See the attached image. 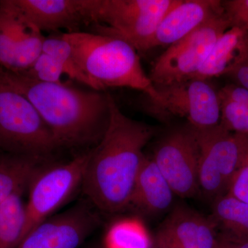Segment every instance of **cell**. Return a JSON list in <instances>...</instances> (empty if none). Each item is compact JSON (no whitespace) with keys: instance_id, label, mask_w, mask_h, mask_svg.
Here are the masks:
<instances>
[{"instance_id":"1","label":"cell","mask_w":248,"mask_h":248,"mask_svg":"<svg viewBox=\"0 0 248 248\" xmlns=\"http://www.w3.org/2000/svg\"><path fill=\"white\" fill-rule=\"evenodd\" d=\"M108 99V125L101 141L90 149L81 188L94 208L115 214L130 205L146 157L143 148L156 130L124 115L109 94Z\"/></svg>"},{"instance_id":"2","label":"cell","mask_w":248,"mask_h":248,"mask_svg":"<svg viewBox=\"0 0 248 248\" xmlns=\"http://www.w3.org/2000/svg\"><path fill=\"white\" fill-rule=\"evenodd\" d=\"M0 81L30 101L60 148L91 149L107 130L110 115L108 94L63 82H42L1 68Z\"/></svg>"},{"instance_id":"3","label":"cell","mask_w":248,"mask_h":248,"mask_svg":"<svg viewBox=\"0 0 248 248\" xmlns=\"http://www.w3.org/2000/svg\"><path fill=\"white\" fill-rule=\"evenodd\" d=\"M61 34L74 49L94 91L128 88L141 91L148 102L159 100V91L143 71L138 51L128 43L97 32L81 31Z\"/></svg>"},{"instance_id":"4","label":"cell","mask_w":248,"mask_h":248,"mask_svg":"<svg viewBox=\"0 0 248 248\" xmlns=\"http://www.w3.org/2000/svg\"><path fill=\"white\" fill-rule=\"evenodd\" d=\"M179 0H87L93 32L124 41L138 53L148 46L163 18Z\"/></svg>"},{"instance_id":"5","label":"cell","mask_w":248,"mask_h":248,"mask_svg":"<svg viewBox=\"0 0 248 248\" xmlns=\"http://www.w3.org/2000/svg\"><path fill=\"white\" fill-rule=\"evenodd\" d=\"M60 148L30 101L0 81V153L51 159Z\"/></svg>"},{"instance_id":"6","label":"cell","mask_w":248,"mask_h":248,"mask_svg":"<svg viewBox=\"0 0 248 248\" xmlns=\"http://www.w3.org/2000/svg\"><path fill=\"white\" fill-rule=\"evenodd\" d=\"M89 151L66 162L50 161L32 178L27 190L29 200L22 239L34 227L53 216L81 187Z\"/></svg>"},{"instance_id":"7","label":"cell","mask_w":248,"mask_h":248,"mask_svg":"<svg viewBox=\"0 0 248 248\" xmlns=\"http://www.w3.org/2000/svg\"><path fill=\"white\" fill-rule=\"evenodd\" d=\"M230 28L231 24L224 11L170 46L156 59L148 75L155 87L193 79L218 37Z\"/></svg>"},{"instance_id":"8","label":"cell","mask_w":248,"mask_h":248,"mask_svg":"<svg viewBox=\"0 0 248 248\" xmlns=\"http://www.w3.org/2000/svg\"><path fill=\"white\" fill-rule=\"evenodd\" d=\"M156 89L159 100L155 103L147 101L146 109L150 114L164 120L172 116L186 118L188 125L197 130L220 125L219 94L208 80L194 78Z\"/></svg>"},{"instance_id":"9","label":"cell","mask_w":248,"mask_h":248,"mask_svg":"<svg viewBox=\"0 0 248 248\" xmlns=\"http://www.w3.org/2000/svg\"><path fill=\"white\" fill-rule=\"evenodd\" d=\"M194 130L200 148V193L213 202L227 192L239 169L244 155L245 135L232 133L221 125Z\"/></svg>"},{"instance_id":"10","label":"cell","mask_w":248,"mask_h":248,"mask_svg":"<svg viewBox=\"0 0 248 248\" xmlns=\"http://www.w3.org/2000/svg\"><path fill=\"white\" fill-rule=\"evenodd\" d=\"M152 158L175 195L191 198L200 193V148L190 125L165 135L156 145Z\"/></svg>"},{"instance_id":"11","label":"cell","mask_w":248,"mask_h":248,"mask_svg":"<svg viewBox=\"0 0 248 248\" xmlns=\"http://www.w3.org/2000/svg\"><path fill=\"white\" fill-rule=\"evenodd\" d=\"M99 224L94 207L83 202L41 222L16 248H78Z\"/></svg>"},{"instance_id":"12","label":"cell","mask_w":248,"mask_h":248,"mask_svg":"<svg viewBox=\"0 0 248 248\" xmlns=\"http://www.w3.org/2000/svg\"><path fill=\"white\" fill-rule=\"evenodd\" d=\"M218 232L211 217L179 204L160 224L153 243L169 248H215Z\"/></svg>"},{"instance_id":"13","label":"cell","mask_w":248,"mask_h":248,"mask_svg":"<svg viewBox=\"0 0 248 248\" xmlns=\"http://www.w3.org/2000/svg\"><path fill=\"white\" fill-rule=\"evenodd\" d=\"M24 19L41 32H79L91 25L87 0H9Z\"/></svg>"},{"instance_id":"14","label":"cell","mask_w":248,"mask_h":248,"mask_svg":"<svg viewBox=\"0 0 248 248\" xmlns=\"http://www.w3.org/2000/svg\"><path fill=\"white\" fill-rule=\"evenodd\" d=\"M223 11L220 0H179L160 22L148 50L174 45Z\"/></svg>"},{"instance_id":"15","label":"cell","mask_w":248,"mask_h":248,"mask_svg":"<svg viewBox=\"0 0 248 248\" xmlns=\"http://www.w3.org/2000/svg\"><path fill=\"white\" fill-rule=\"evenodd\" d=\"M175 194L152 157L146 156L139 172L129 207L146 216L170 210Z\"/></svg>"},{"instance_id":"16","label":"cell","mask_w":248,"mask_h":248,"mask_svg":"<svg viewBox=\"0 0 248 248\" xmlns=\"http://www.w3.org/2000/svg\"><path fill=\"white\" fill-rule=\"evenodd\" d=\"M248 56V31L238 27L230 28L218 37L194 78L209 80L230 76Z\"/></svg>"},{"instance_id":"17","label":"cell","mask_w":248,"mask_h":248,"mask_svg":"<svg viewBox=\"0 0 248 248\" xmlns=\"http://www.w3.org/2000/svg\"><path fill=\"white\" fill-rule=\"evenodd\" d=\"M50 158L0 153V205L16 195H24L37 172Z\"/></svg>"},{"instance_id":"18","label":"cell","mask_w":248,"mask_h":248,"mask_svg":"<svg viewBox=\"0 0 248 248\" xmlns=\"http://www.w3.org/2000/svg\"><path fill=\"white\" fill-rule=\"evenodd\" d=\"M30 25L9 0H0V68L14 71L18 44Z\"/></svg>"},{"instance_id":"19","label":"cell","mask_w":248,"mask_h":248,"mask_svg":"<svg viewBox=\"0 0 248 248\" xmlns=\"http://www.w3.org/2000/svg\"><path fill=\"white\" fill-rule=\"evenodd\" d=\"M211 217L220 232L248 239V203L228 192L213 201Z\"/></svg>"},{"instance_id":"20","label":"cell","mask_w":248,"mask_h":248,"mask_svg":"<svg viewBox=\"0 0 248 248\" xmlns=\"http://www.w3.org/2000/svg\"><path fill=\"white\" fill-rule=\"evenodd\" d=\"M23 195H16L0 205V248H16L22 241L26 221Z\"/></svg>"},{"instance_id":"21","label":"cell","mask_w":248,"mask_h":248,"mask_svg":"<svg viewBox=\"0 0 248 248\" xmlns=\"http://www.w3.org/2000/svg\"><path fill=\"white\" fill-rule=\"evenodd\" d=\"M61 33L45 37L42 52L58 60L63 68L65 76L94 90L93 83L85 74L78 62L74 49L71 44L62 37Z\"/></svg>"},{"instance_id":"22","label":"cell","mask_w":248,"mask_h":248,"mask_svg":"<svg viewBox=\"0 0 248 248\" xmlns=\"http://www.w3.org/2000/svg\"><path fill=\"white\" fill-rule=\"evenodd\" d=\"M221 102L220 125L232 133L248 135V108L219 95Z\"/></svg>"},{"instance_id":"23","label":"cell","mask_w":248,"mask_h":248,"mask_svg":"<svg viewBox=\"0 0 248 248\" xmlns=\"http://www.w3.org/2000/svg\"><path fill=\"white\" fill-rule=\"evenodd\" d=\"M17 73L31 79L48 83L63 82L62 77L64 75L58 60L43 52L27 71Z\"/></svg>"},{"instance_id":"24","label":"cell","mask_w":248,"mask_h":248,"mask_svg":"<svg viewBox=\"0 0 248 248\" xmlns=\"http://www.w3.org/2000/svg\"><path fill=\"white\" fill-rule=\"evenodd\" d=\"M227 192L248 203V135H245L242 160L239 169L232 179Z\"/></svg>"},{"instance_id":"25","label":"cell","mask_w":248,"mask_h":248,"mask_svg":"<svg viewBox=\"0 0 248 248\" xmlns=\"http://www.w3.org/2000/svg\"><path fill=\"white\" fill-rule=\"evenodd\" d=\"M120 226L115 228L123 236L112 232L109 239L112 248H148V239L141 231L133 228V231H127L126 236L123 226Z\"/></svg>"},{"instance_id":"26","label":"cell","mask_w":248,"mask_h":248,"mask_svg":"<svg viewBox=\"0 0 248 248\" xmlns=\"http://www.w3.org/2000/svg\"><path fill=\"white\" fill-rule=\"evenodd\" d=\"M222 4L231 27L248 31V0H226Z\"/></svg>"},{"instance_id":"27","label":"cell","mask_w":248,"mask_h":248,"mask_svg":"<svg viewBox=\"0 0 248 248\" xmlns=\"http://www.w3.org/2000/svg\"><path fill=\"white\" fill-rule=\"evenodd\" d=\"M222 97L248 108V89L237 84H227L218 91Z\"/></svg>"},{"instance_id":"28","label":"cell","mask_w":248,"mask_h":248,"mask_svg":"<svg viewBox=\"0 0 248 248\" xmlns=\"http://www.w3.org/2000/svg\"><path fill=\"white\" fill-rule=\"evenodd\" d=\"M215 248H248V239H240L218 232Z\"/></svg>"},{"instance_id":"29","label":"cell","mask_w":248,"mask_h":248,"mask_svg":"<svg viewBox=\"0 0 248 248\" xmlns=\"http://www.w3.org/2000/svg\"><path fill=\"white\" fill-rule=\"evenodd\" d=\"M230 76L234 78L236 84L248 89V56L244 63Z\"/></svg>"},{"instance_id":"30","label":"cell","mask_w":248,"mask_h":248,"mask_svg":"<svg viewBox=\"0 0 248 248\" xmlns=\"http://www.w3.org/2000/svg\"><path fill=\"white\" fill-rule=\"evenodd\" d=\"M152 248H169L166 247V246H161V245L154 244L153 243V245H152Z\"/></svg>"},{"instance_id":"31","label":"cell","mask_w":248,"mask_h":248,"mask_svg":"<svg viewBox=\"0 0 248 248\" xmlns=\"http://www.w3.org/2000/svg\"><path fill=\"white\" fill-rule=\"evenodd\" d=\"M90 248H102L101 247H99V246H93V247Z\"/></svg>"}]
</instances>
